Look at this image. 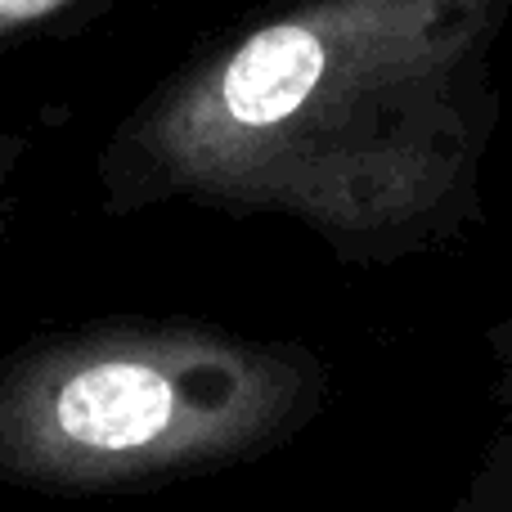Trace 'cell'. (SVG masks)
Instances as JSON below:
<instances>
[{
	"label": "cell",
	"instance_id": "obj_1",
	"mask_svg": "<svg viewBox=\"0 0 512 512\" xmlns=\"http://www.w3.org/2000/svg\"><path fill=\"white\" fill-rule=\"evenodd\" d=\"M508 0H274L162 77L99 149L104 212L279 216L391 265L481 221Z\"/></svg>",
	"mask_w": 512,
	"mask_h": 512
},
{
	"label": "cell",
	"instance_id": "obj_2",
	"mask_svg": "<svg viewBox=\"0 0 512 512\" xmlns=\"http://www.w3.org/2000/svg\"><path fill=\"white\" fill-rule=\"evenodd\" d=\"M333 373L310 346L203 319H95L0 360V486L122 495L297 441Z\"/></svg>",
	"mask_w": 512,
	"mask_h": 512
},
{
	"label": "cell",
	"instance_id": "obj_3",
	"mask_svg": "<svg viewBox=\"0 0 512 512\" xmlns=\"http://www.w3.org/2000/svg\"><path fill=\"white\" fill-rule=\"evenodd\" d=\"M104 5H113V0H0V54L50 32V27L77 23L81 14Z\"/></svg>",
	"mask_w": 512,
	"mask_h": 512
}]
</instances>
